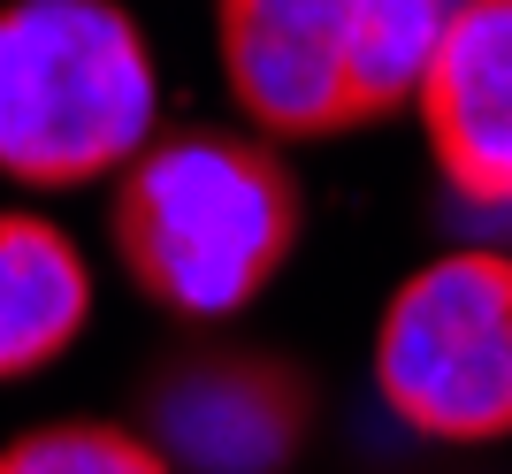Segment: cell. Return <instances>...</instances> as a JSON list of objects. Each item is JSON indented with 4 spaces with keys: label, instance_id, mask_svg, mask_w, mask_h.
Segmentation results:
<instances>
[{
    "label": "cell",
    "instance_id": "ba28073f",
    "mask_svg": "<svg viewBox=\"0 0 512 474\" xmlns=\"http://www.w3.org/2000/svg\"><path fill=\"white\" fill-rule=\"evenodd\" d=\"M459 0H360L352 39H344V100H352V130L406 115L428 85V62L444 46Z\"/></svg>",
    "mask_w": 512,
    "mask_h": 474
},
{
    "label": "cell",
    "instance_id": "3957f363",
    "mask_svg": "<svg viewBox=\"0 0 512 474\" xmlns=\"http://www.w3.org/2000/svg\"><path fill=\"white\" fill-rule=\"evenodd\" d=\"M375 390L436 444L512 436V253L459 245L413 268L375 322Z\"/></svg>",
    "mask_w": 512,
    "mask_h": 474
},
{
    "label": "cell",
    "instance_id": "6da1fadb",
    "mask_svg": "<svg viewBox=\"0 0 512 474\" xmlns=\"http://www.w3.org/2000/svg\"><path fill=\"white\" fill-rule=\"evenodd\" d=\"M306 199L268 138L237 130H161L123 176L107 237L123 276L169 314L222 322L283 276Z\"/></svg>",
    "mask_w": 512,
    "mask_h": 474
},
{
    "label": "cell",
    "instance_id": "9c48e42d",
    "mask_svg": "<svg viewBox=\"0 0 512 474\" xmlns=\"http://www.w3.org/2000/svg\"><path fill=\"white\" fill-rule=\"evenodd\" d=\"M0 474H176L161 459V444L123 421H46V429H23Z\"/></svg>",
    "mask_w": 512,
    "mask_h": 474
},
{
    "label": "cell",
    "instance_id": "8992f818",
    "mask_svg": "<svg viewBox=\"0 0 512 474\" xmlns=\"http://www.w3.org/2000/svg\"><path fill=\"white\" fill-rule=\"evenodd\" d=\"M413 115L467 207H512V0H459Z\"/></svg>",
    "mask_w": 512,
    "mask_h": 474
},
{
    "label": "cell",
    "instance_id": "5b68a950",
    "mask_svg": "<svg viewBox=\"0 0 512 474\" xmlns=\"http://www.w3.org/2000/svg\"><path fill=\"white\" fill-rule=\"evenodd\" d=\"M360 0H222V77L260 138H329L352 130L344 39Z\"/></svg>",
    "mask_w": 512,
    "mask_h": 474
},
{
    "label": "cell",
    "instance_id": "7a4b0ae2",
    "mask_svg": "<svg viewBox=\"0 0 512 474\" xmlns=\"http://www.w3.org/2000/svg\"><path fill=\"white\" fill-rule=\"evenodd\" d=\"M161 69L115 0L0 8V176L77 192L161 138Z\"/></svg>",
    "mask_w": 512,
    "mask_h": 474
},
{
    "label": "cell",
    "instance_id": "277c9868",
    "mask_svg": "<svg viewBox=\"0 0 512 474\" xmlns=\"http://www.w3.org/2000/svg\"><path fill=\"white\" fill-rule=\"evenodd\" d=\"M306 383L276 352H192L146 398V436L176 474H283L306 436Z\"/></svg>",
    "mask_w": 512,
    "mask_h": 474
},
{
    "label": "cell",
    "instance_id": "52a82bcc",
    "mask_svg": "<svg viewBox=\"0 0 512 474\" xmlns=\"http://www.w3.org/2000/svg\"><path fill=\"white\" fill-rule=\"evenodd\" d=\"M92 322V268L69 230L0 215V383L54 367Z\"/></svg>",
    "mask_w": 512,
    "mask_h": 474
}]
</instances>
